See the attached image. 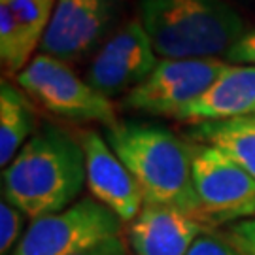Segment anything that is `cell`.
<instances>
[{
	"mask_svg": "<svg viewBox=\"0 0 255 255\" xmlns=\"http://www.w3.org/2000/svg\"><path fill=\"white\" fill-rule=\"evenodd\" d=\"M25 219H28L19 208L8 201L0 202V255L11 254L21 240L25 229Z\"/></svg>",
	"mask_w": 255,
	"mask_h": 255,
	"instance_id": "2e32d148",
	"label": "cell"
},
{
	"mask_svg": "<svg viewBox=\"0 0 255 255\" xmlns=\"http://www.w3.org/2000/svg\"><path fill=\"white\" fill-rule=\"evenodd\" d=\"M187 255H244L231 240L210 235L208 231L199 237V240L191 246Z\"/></svg>",
	"mask_w": 255,
	"mask_h": 255,
	"instance_id": "e0dca14e",
	"label": "cell"
},
{
	"mask_svg": "<svg viewBox=\"0 0 255 255\" xmlns=\"http://www.w3.org/2000/svg\"><path fill=\"white\" fill-rule=\"evenodd\" d=\"M15 82L28 99L57 118L76 123H101L110 127L118 123L116 108L108 97L99 93L87 80L49 55L38 53L15 76Z\"/></svg>",
	"mask_w": 255,
	"mask_h": 255,
	"instance_id": "277c9868",
	"label": "cell"
},
{
	"mask_svg": "<svg viewBox=\"0 0 255 255\" xmlns=\"http://www.w3.org/2000/svg\"><path fill=\"white\" fill-rule=\"evenodd\" d=\"M229 66L221 59H159L153 72L123 99V106L149 116L180 118Z\"/></svg>",
	"mask_w": 255,
	"mask_h": 255,
	"instance_id": "5b68a950",
	"label": "cell"
},
{
	"mask_svg": "<svg viewBox=\"0 0 255 255\" xmlns=\"http://www.w3.org/2000/svg\"><path fill=\"white\" fill-rule=\"evenodd\" d=\"M136 8L159 59H218L246 32L225 0H136Z\"/></svg>",
	"mask_w": 255,
	"mask_h": 255,
	"instance_id": "3957f363",
	"label": "cell"
},
{
	"mask_svg": "<svg viewBox=\"0 0 255 255\" xmlns=\"http://www.w3.org/2000/svg\"><path fill=\"white\" fill-rule=\"evenodd\" d=\"M255 116V66L231 64L178 119L204 123Z\"/></svg>",
	"mask_w": 255,
	"mask_h": 255,
	"instance_id": "4fadbf2b",
	"label": "cell"
},
{
	"mask_svg": "<svg viewBox=\"0 0 255 255\" xmlns=\"http://www.w3.org/2000/svg\"><path fill=\"white\" fill-rule=\"evenodd\" d=\"M189 136L219 149L255 178V123L246 118L227 121H204L189 128Z\"/></svg>",
	"mask_w": 255,
	"mask_h": 255,
	"instance_id": "9a60e30c",
	"label": "cell"
},
{
	"mask_svg": "<svg viewBox=\"0 0 255 255\" xmlns=\"http://www.w3.org/2000/svg\"><path fill=\"white\" fill-rule=\"evenodd\" d=\"M159 63L153 44L138 19L118 28L101 46L87 70V82L104 97L128 93Z\"/></svg>",
	"mask_w": 255,
	"mask_h": 255,
	"instance_id": "ba28073f",
	"label": "cell"
},
{
	"mask_svg": "<svg viewBox=\"0 0 255 255\" xmlns=\"http://www.w3.org/2000/svg\"><path fill=\"white\" fill-rule=\"evenodd\" d=\"M87 185L82 142L44 123L2 170V199L30 221L70 208Z\"/></svg>",
	"mask_w": 255,
	"mask_h": 255,
	"instance_id": "6da1fadb",
	"label": "cell"
},
{
	"mask_svg": "<svg viewBox=\"0 0 255 255\" xmlns=\"http://www.w3.org/2000/svg\"><path fill=\"white\" fill-rule=\"evenodd\" d=\"M74 255H128V254H127V246L121 240V237H114V238H106L102 242H97V244L85 248V250H82V252H78V254Z\"/></svg>",
	"mask_w": 255,
	"mask_h": 255,
	"instance_id": "ffe728a7",
	"label": "cell"
},
{
	"mask_svg": "<svg viewBox=\"0 0 255 255\" xmlns=\"http://www.w3.org/2000/svg\"><path fill=\"white\" fill-rule=\"evenodd\" d=\"M231 242L244 255H255V218L237 221L231 227Z\"/></svg>",
	"mask_w": 255,
	"mask_h": 255,
	"instance_id": "d6986e66",
	"label": "cell"
},
{
	"mask_svg": "<svg viewBox=\"0 0 255 255\" xmlns=\"http://www.w3.org/2000/svg\"><path fill=\"white\" fill-rule=\"evenodd\" d=\"M246 119H250V121H254V123H255V116H252V118H246Z\"/></svg>",
	"mask_w": 255,
	"mask_h": 255,
	"instance_id": "44dd1931",
	"label": "cell"
},
{
	"mask_svg": "<svg viewBox=\"0 0 255 255\" xmlns=\"http://www.w3.org/2000/svg\"><path fill=\"white\" fill-rule=\"evenodd\" d=\"M80 142L85 151L87 187L93 199L112 210L123 223H130L146 202L136 180L101 132L85 130Z\"/></svg>",
	"mask_w": 255,
	"mask_h": 255,
	"instance_id": "30bf717a",
	"label": "cell"
},
{
	"mask_svg": "<svg viewBox=\"0 0 255 255\" xmlns=\"http://www.w3.org/2000/svg\"><path fill=\"white\" fill-rule=\"evenodd\" d=\"M206 229L183 210L144 202L128 225V244L136 255H187Z\"/></svg>",
	"mask_w": 255,
	"mask_h": 255,
	"instance_id": "8fae6325",
	"label": "cell"
},
{
	"mask_svg": "<svg viewBox=\"0 0 255 255\" xmlns=\"http://www.w3.org/2000/svg\"><path fill=\"white\" fill-rule=\"evenodd\" d=\"M36 110L21 87L0 83V164L6 168L36 132Z\"/></svg>",
	"mask_w": 255,
	"mask_h": 255,
	"instance_id": "5bb4252c",
	"label": "cell"
},
{
	"mask_svg": "<svg viewBox=\"0 0 255 255\" xmlns=\"http://www.w3.org/2000/svg\"><path fill=\"white\" fill-rule=\"evenodd\" d=\"M57 0H0V61L17 76L40 51Z\"/></svg>",
	"mask_w": 255,
	"mask_h": 255,
	"instance_id": "7c38bea8",
	"label": "cell"
},
{
	"mask_svg": "<svg viewBox=\"0 0 255 255\" xmlns=\"http://www.w3.org/2000/svg\"><path fill=\"white\" fill-rule=\"evenodd\" d=\"M193 183L206 227L255 218V178L219 149L191 144Z\"/></svg>",
	"mask_w": 255,
	"mask_h": 255,
	"instance_id": "52a82bcc",
	"label": "cell"
},
{
	"mask_svg": "<svg viewBox=\"0 0 255 255\" xmlns=\"http://www.w3.org/2000/svg\"><path fill=\"white\" fill-rule=\"evenodd\" d=\"M225 57L231 64L255 66V27L246 30L237 44L229 49Z\"/></svg>",
	"mask_w": 255,
	"mask_h": 255,
	"instance_id": "ac0fdd59",
	"label": "cell"
},
{
	"mask_svg": "<svg viewBox=\"0 0 255 255\" xmlns=\"http://www.w3.org/2000/svg\"><path fill=\"white\" fill-rule=\"evenodd\" d=\"M123 221L95 199L34 219L9 255H74L106 238L121 235Z\"/></svg>",
	"mask_w": 255,
	"mask_h": 255,
	"instance_id": "8992f818",
	"label": "cell"
},
{
	"mask_svg": "<svg viewBox=\"0 0 255 255\" xmlns=\"http://www.w3.org/2000/svg\"><path fill=\"white\" fill-rule=\"evenodd\" d=\"M121 0H57L40 53L76 63L102 42Z\"/></svg>",
	"mask_w": 255,
	"mask_h": 255,
	"instance_id": "9c48e42d",
	"label": "cell"
},
{
	"mask_svg": "<svg viewBox=\"0 0 255 255\" xmlns=\"http://www.w3.org/2000/svg\"><path fill=\"white\" fill-rule=\"evenodd\" d=\"M104 138L130 170L144 201L183 210L202 223L191 144L161 125L130 119L106 127Z\"/></svg>",
	"mask_w": 255,
	"mask_h": 255,
	"instance_id": "7a4b0ae2",
	"label": "cell"
}]
</instances>
